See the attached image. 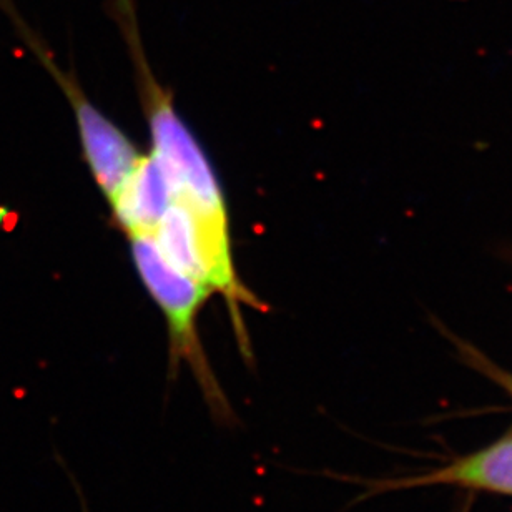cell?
<instances>
[{
	"label": "cell",
	"mask_w": 512,
	"mask_h": 512,
	"mask_svg": "<svg viewBox=\"0 0 512 512\" xmlns=\"http://www.w3.org/2000/svg\"><path fill=\"white\" fill-rule=\"evenodd\" d=\"M137 85L152 137V157L167 180L172 202L192 215L222 252L232 253L227 202L207 155L173 105L172 94L158 84L138 40L130 42Z\"/></svg>",
	"instance_id": "6da1fadb"
},
{
	"label": "cell",
	"mask_w": 512,
	"mask_h": 512,
	"mask_svg": "<svg viewBox=\"0 0 512 512\" xmlns=\"http://www.w3.org/2000/svg\"><path fill=\"white\" fill-rule=\"evenodd\" d=\"M127 238L135 270L167 321L170 378H177L180 366L187 365L213 419L230 428L238 423L237 414L208 361L198 335V316L205 301L213 295L212 291L170 265L158 252L150 235Z\"/></svg>",
	"instance_id": "7a4b0ae2"
},
{
	"label": "cell",
	"mask_w": 512,
	"mask_h": 512,
	"mask_svg": "<svg viewBox=\"0 0 512 512\" xmlns=\"http://www.w3.org/2000/svg\"><path fill=\"white\" fill-rule=\"evenodd\" d=\"M368 494L391 493L429 486H454L481 493L512 496V433L484 448L456 458L443 468L411 478L386 479L368 483Z\"/></svg>",
	"instance_id": "3957f363"
},
{
	"label": "cell",
	"mask_w": 512,
	"mask_h": 512,
	"mask_svg": "<svg viewBox=\"0 0 512 512\" xmlns=\"http://www.w3.org/2000/svg\"><path fill=\"white\" fill-rule=\"evenodd\" d=\"M117 227L127 235H152L172 203V193L157 160L143 155L125 182L107 200Z\"/></svg>",
	"instance_id": "277c9868"
},
{
	"label": "cell",
	"mask_w": 512,
	"mask_h": 512,
	"mask_svg": "<svg viewBox=\"0 0 512 512\" xmlns=\"http://www.w3.org/2000/svg\"><path fill=\"white\" fill-rule=\"evenodd\" d=\"M446 335H449V340L453 343L456 348H458L459 355H461V360L466 363V365L471 366L473 370L478 371L481 375L486 376L489 380L493 381V383L498 384L501 388L509 394V398L512 399V373L511 371H506L501 366L493 363L491 358L483 355L481 351L476 348V346L469 345L466 341L461 340L458 336H454L453 333H449L446 331Z\"/></svg>",
	"instance_id": "5b68a950"
}]
</instances>
